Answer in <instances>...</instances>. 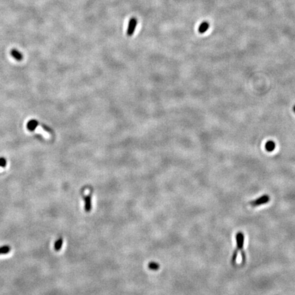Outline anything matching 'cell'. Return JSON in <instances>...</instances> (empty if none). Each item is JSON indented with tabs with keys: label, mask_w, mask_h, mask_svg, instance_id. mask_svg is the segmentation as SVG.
<instances>
[{
	"label": "cell",
	"mask_w": 295,
	"mask_h": 295,
	"mask_svg": "<svg viewBox=\"0 0 295 295\" xmlns=\"http://www.w3.org/2000/svg\"><path fill=\"white\" fill-rule=\"evenodd\" d=\"M137 24H138V20H137L136 18L133 17L129 20V25H128V28L126 31V34L128 36H133V33L135 32Z\"/></svg>",
	"instance_id": "obj_2"
},
{
	"label": "cell",
	"mask_w": 295,
	"mask_h": 295,
	"mask_svg": "<svg viewBox=\"0 0 295 295\" xmlns=\"http://www.w3.org/2000/svg\"><path fill=\"white\" fill-rule=\"evenodd\" d=\"M159 264L155 262H150V263L148 264V268L149 269H150L152 270H157L159 269Z\"/></svg>",
	"instance_id": "obj_10"
},
{
	"label": "cell",
	"mask_w": 295,
	"mask_h": 295,
	"mask_svg": "<svg viewBox=\"0 0 295 295\" xmlns=\"http://www.w3.org/2000/svg\"><path fill=\"white\" fill-rule=\"evenodd\" d=\"M270 200V197L268 195H264V196H261L259 198L254 200V201L251 202V205L252 206H258L262 204H264L268 202Z\"/></svg>",
	"instance_id": "obj_3"
},
{
	"label": "cell",
	"mask_w": 295,
	"mask_h": 295,
	"mask_svg": "<svg viewBox=\"0 0 295 295\" xmlns=\"http://www.w3.org/2000/svg\"><path fill=\"white\" fill-rule=\"evenodd\" d=\"M85 201V211L86 212H90L92 209V198L90 195L86 196L84 197Z\"/></svg>",
	"instance_id": "obj_4"
},
{
	"label": "cell",
	"mask_w": 295,
	"mask_h": 295,
	"mask_svg": "<svg viewBox=\"0 0 295 295\" xmlns=\"http://www.w3.org/2000/svg\"><path fill=\"white\" fill-rule=\"evenodd\" d=\"M293 111H294V112L295 113V105H294V107H293Z\"/></svg>",
	"instance_id": "obj_13"
},
{
	"label": "cell",
	"mask_w": 295,
	"mask_h": 295,
	"mask_svg": "<svg viewBox=\"0 0 295 295\" xmlns=\"http://www.w3.org/2000/svg\"><path fill=\"white\" fill-rule=\"evenodd\" d=\"M7 164V161L6 159V158L4 157H0V167L1 168H5Z\"/></svg>",
	"instance_id": "obj_12"
},
{
	"label": "cell",
	"mask_w": 295,
	"mask_h": 295,
	"mask_svg": "<svg viewBox=\"0 0 295 295\" xmlns=\"http://www.w3.org/2000/svg\"><path fill=\"white\" fill-rule=\"evenodd\" d=\"M209 28V23L206 21H204L203 23L200 24V25L199 27L198 31L201 34H204V33L206 32Z\"/></svg>",
	"instance_id": "obj_7"
},
{
	"label": "cell",
	"mask_w": 295,
	"mask_h": 295,
	"mask_svg": "<svg viewBox=\"0 0 295 295\" xmlns=\"http://www.w3.org/2000/svg\"><path fill=\"white\" fill-rule=\"evenodd\" d=\"M63 245V239L59 238L54 243V249L56 251H59L62 247Z\"/></svg>",
	"instance_id": "obj_9"
},
{
	"label": "cell",
	"mask_w": 295,
	"mask_h": 295,
	"mask_svg": "<svg viewBox=\"0 0 295 295\" xmlns=\"http://www.w3.org/2000/svg\"><path fill=\"white\" fill-rule=\"evenodd\" d=\"M10 251V247L8 245H4L0 247V255L7 254Z\"/></svg>",
	"instance_id": "obj_11"
},
{
	"label": "cell",
	"mask_w": 295,
	"mask_h": 295,
	"mask_svg": "<svg viewBox=\"0 0 295 295\" xmlns=\"http://www.w3.org/2000/svg\"><path fill=\"white\" fill-rule=\"evenodd\" d=\"M10 55L15 60L19 61V62L22 60L23 58V54L21 53L19 51L16 49H13L10 51Z\"/></svg>",
	"instance_id": "obj_6"
},
{
	"label": "cell",
	"mask_w": 295,
	"mask_h": 295,
	"mask_svg": "<svg viewBox=\"0 0 295 295\" xmlns=\"http://www.w3.org/2000/svg\"><path fill=\"white\" fill-rule=\"evenodd\" d=\"M243 243H244V235L242 232H239L237 233L236 235V244H237V249L235 250V251L234 252L232 259V262L234 264L236 262V257L237 254H238V251H241L243 247Z\"/></svg>",
	"instance_id": "obj_1"
},
{
	"label": "cell",
	"mask_w": 295,
	"mask_h": 295,
	"mask_svg": "<svg viewBox=\"0 0 295 295\" xmlns=\"http://www.w3.org/2000/svg\"><path fill=\"white\" fill-rule=\"evenodd\" d=\"M38 124L39 122L36 120H30L27 123V129L30 130V131H34L38 126Z\"/></svg>",
	"instance_id": "obj_5"
},
{
	"label": "cell",
	"mask_w": 295,
	"mask_h": 295,
	"mask_svg": "<svg viewBox=\"0 0 295 295\" xmlns=\"http://www.w3.org/2000/svg\"><path fill=\"white\" fill-rule=\"evenodd\" d=\"M275 143L273 141L269 140L265 144L266 150H267L268 152H272L275 150Z\"/></svg>",
	"instance_id": "obj_8"
}]
</instances>
